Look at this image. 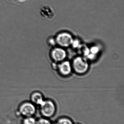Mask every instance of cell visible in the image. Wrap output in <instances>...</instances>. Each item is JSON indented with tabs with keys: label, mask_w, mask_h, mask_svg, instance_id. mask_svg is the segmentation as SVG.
<instances>
[{
	"label": "cell",
	"mask_w": 124,
	"mask_h": 124,
	"mask_svg": "<svg viewBox=\"0 0 124 124\" xmlns=\"http://www.w3.org/2000/svg\"><path fill=\"white\" fill-rule=\"evenodd\" d=\"M50 43L51 45H55L56 42L53 39H51L50 40Z\"/></svg>",
	"instance_id": "9a60e30c"
},
{
	"label": "cell",
	"mask_w": 124,
	"mask_h": 124,
	"mask_svg": "<svg viewBox=\"0 0 124 124\" xmlns=\"http://www.w3.org/2000/svg\"><path fill=\"white\" fill-rule=\"evenodd\" d=\"M30 99L33 104L40 105L44 101L42 95L39 92H35L31 95Z\"/></svg>",
	"instance_id": "ba28073f"
},
{
	"label": "cell",
	"mask_w": 124,
	"mask_h": 124,
	"mask_svg": "<svg viewBox=\"0 0 124 124\" xmlns=\"http://www.w3.org/2000/svg\"><path fill=\"white\" fill-rule=\"evenodd\" d=\"M57 123L58 124H72V122L69 119L67 118H62L59 119Z\"/></svg>",
	"instance_id": "8fae6325"
},
{
	"label": "cell",
	"mask_w": 124,
	"mask_h": 124,
	"mask_svg": "<svg viewBox=\"0 0 124 124\" xmlns=\"http://www.w3.org/2000/svg\"><path fill=\"white\" fill-rule=\"evenodd\" d=\"M79 51L81 55L84 56H87L90 53V49H88L87 47H84L83 48L81 47L79 49Z\"/></svg>",
	"instance_id": "9c48e42d"
},
{
	"label": "cell",
	"mask_w": 124,
	"mask_h": 124,
	"mask_svg": "<svg viewBox=\"0 0 124 124\" xmlns=\"http://www.w3.org/2000/svg\"><path fill=\"white\" fill-rule=\"evenodd\" d=\"M19 113L26 117H31L36 112V108L32 103L24 102L21 104L19 108Z\"/></svg>",
	"instance_id": "3957f363"
},
{
	"label": "cell",
	"mask_w": 124,
	"mask_h": 124,
	"mask_svg": "<svg viewBox=\"0 0 124 124\" xmlns=\"http://www.w3.org/2000/svg\"><path fill=\"white\" fill-rule=\"evenodd\" d=\"M24 124H35L36 123L35 119L31 117H26L23 121Z\"/></svg>",
	"instance_id": "30bf717a"
},
{
	"label": "cell",
	"mask_w": 124,
	"mask_h": 124,
	"mask_svg": "<svg viewBox=\"0 0 124 124\" xmlns=\"http://www.w3.org/2000/svg\"><path fill=\"white\" fill-rule=\"evenodd\" d=\"M58 69L61 74L65 76L69 75L71 72V66L67 61L62 62L58 65Z\"/></svg>",
	"instance_id": "8992f818"
},
{
	"label": "cell",
	"mask_w": 124,
	"mask_h": 124,
	"mask_svg": "<svg viewBox=\"0 0 124 124\" xmlns=\"http://www.w3.org/2000/svg\"><path fill=\"white\" fill-rule=\"evenodd\" d=\"M40 112L44 116L49 117L53 116L55 112V106L54 103L51 101H44L40 105Z\"/></svg>",
	"instance_id": "7a4b0ae2"
},
{
	"label": "cell",
	"mask_w": 124,
	"mask_h": 124,
	"mask_svg": "<svg viewBox=\"0 0 124 124\" xmlns=\"http://www.w3.org/2000/svg\"><path fill=\"white\" fill-rule=\"evenodd\" d=\"M90 50V52L91 53L95 54V55H96L99 51V48L98 47H96V46H93V47H92Z\"/></svg>",
	"instance_id": "4fadbf2b"
},
{
	"label": "cell",
	"mask_w": 124,
	"mask_h": 124,
	"mask_svg": "<svg viewBox=\"0 0 124 124\" xmlns=\"http://www.w3.org/2000/svg\"><path fill=\"white\" fill-rule=\"evenodd\" d=\"M41 14L43 17L48 19H52L55 16L54 10L49 6L43 7L41 10Z\"/></svg>",
	"instance_id": "52a82bcc"
},
{
	"label": "cell",
	"mask_w": 124,
	"mask_h": 124,
	"mask_svg": "<svg viewBox=\"0 0 124 124\" xmlns=\"http://www.w3.org/2000/svg\"><path fill=\"white\" fill-rule=\"evenodd\" d=\"M72 66L75 71L79 74L85 73L89 67L88 63L86 59L80 56L77 57L74 59Z\"/></svg>",
	"instance_id": "6da1fadb"
},
{
	"label": "cell",
	"mask_w": 124,
	"mask_h": 124,
	"mask_svg": "<svg viewBox=\"0 0 124 124\" xmlns=\"http://www.w3.org/2000/svg\"><path fill=\"white\" fill-rule=\"evenodd\" d=\"M58 65L57 64H56L55 63H54L53 64V67L54 69H58Z\"/></svg>",
	"instance_id": "2e32d148"
},
{
	"label": "cell",
	"mask_w": 124,
	"mask_h": 124,
	"mask_svg": "<svg viewBox=\"0 0 124 124\" xmlns=\"http://www.w3.org/2000/svg\"><path fill=\"white\" fill-rule=\"evenodd\" d=\"M72 45L74 47H78L79 45V42L77 40H75V41H73L72 43Z\"/></svg>",
	"instance_id": "5bb4252c"
},
{
	"label": "cell",
	"mask_w": 124,
	"mask_h": 124,
	"mask_svg": "<svg viewBox=\"0 0 124 124\" xmlns=\"http://www.w3.org/2000/svg\"><path fill=\"white\" fill-rule=\"evenodd\" d=\"M52 59L56 62L63 61L66 56V51L62 48H56L52 50L51 53Z\"/></svg>",
	"instance_id": "5b68a950"
},
{
	"label": "cell",
	"mask_w": 124,
	"mask_h": 124,
	"mask_svg": "<svg viewBox=\"0 0 124 124\" xmlns=\"http://www.w3.org/2000/svg\"><path fill=\"white\" fill-rule=\"evenodd\" d=\"M73 41V39L71 35L69 33L64 32L61 33L58 35L56 42L61 47H68L71 45Z\"/></svg>",
	"instance_id": "277c9868"
},
{
	"label": "cell",
	"mask_w": 124,
	"mask_h": 124,
	"mask_svg": "<svg viewBox=\"0 0 124 124\" xmlns=\"http://www.w3.org/2000/svg\"><path fill=\"white\" fill-rule=\"evenodd\" d=\"M36 123L38 124H50L51 123L47 119L42 118L39 119L37 122H36Z\"/></svg>",
	"instance_id": "7c38bea8"
}]
</instances>
